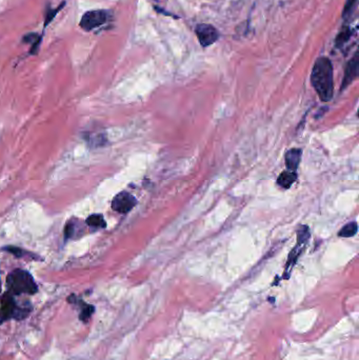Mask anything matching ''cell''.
I'll return each instance as SVG.
<instances>
[{"mask_svg": "<svg viewBox=\"0 0 359 360\" xmlns=\"http://www.w3.org/2000/svg\"><path fill=\"white\" fill-rule=\"evenodd\" d=\"M195 33L197 35L199 43L203 48L212 46V44L215 43L219 38V33L217 31V28L211 24H206V23L198 24L196 26Z\"/></svg>", "mask_w": 359, "mask_h": 360, "instance_id": "4", "label": "cell"}, {"mask_svg": "<svg viewBox=\"0 0 359 360\" xmlns=\"http://www.w3.org/2000/svg\"><path fill=\"white\" fill-rule=\"evenodd\" d=\"M85 222H86L87 226H89L91 228H104L106 227V222H104L102 215H99V214H93L91 216H88Z\"/></svg>", "mask_w": 359, "mask_h": 360, "instance_id": "14", "label": "cell"}, {"mask_svg": "<svg viewBox=\"0 0 359 360\" xmlns=\"http://www.w3.org/2000/svg\"><path fill=\"white\" fill-rule=\"evenodd\" d=\"M7 284L10 293L14 295H33L38 291V287L32 275L20 268L14 269L12 273L8 275Z\"/></svg>", "mask_w": 359, "mask_h": 360, "instance_id": "2", "label": "cell"}, {"mask_svg": "<svg viewBox=\"0 0 359 360\" xmlns=\"http://www.w3.org/2000/svg\"><path fill=\"white\" fill-rule=\"evenodd\" d=\"M302 160V149L301 148H292L290 151L287 152L286 154V164L287 168L292 171V172H296L299 163H301Z\"/></svg>", "mask_w": 359, "mask_h": 360, "instance_id": "8", "label": "cell"}, {"mask_svg": "<svg viewBox=\"0 0 359 360\" xmlns=\"http://www.w3.org/2000/svg\"><path fill=\"white\" fill-rule=\"evenodd\" d=\"M357 231H358L357 223H356L355 221H352V222L347 223L346 226L343 227V228L339 231L338 235H339L340 237H343V238H349V237L355 236L356 233H357Z\"/></svg>", "mask_w": 359, "mask_h": 360, "instance_id": "12", "label": "cell"}, {"mask_svg": "<svg viewBox=\"0 0 359 360\" xmlns=\"http://www.w3.org/2000/svg\"><path fill=\"white\" fill-rule=\"evenodd\" d=\"M357 4H358V0H347L345 9H343L342 12L343 19L348 20L353 16V14L357 8Z\"/></svg>", "mask_w": 359, "mask_h": 360, "instance_id": "15", "label": "cell"}, {"mask_svg": "<svg viewBox=\"0 0 359 360\" xmlns=\"http://www.w3.org/2000/svg\"><path fill=\"white\" fill-rule=\"evenodd\" d=\"M41 39H42L41 35H38L36 33H29V34H26L22 38V41L24 43H31L32 44V48H31V51H29V53H31L32 55H34V54H37V51H38V49L40 47V43H41Z\"/></svg>", "mask_w": 359, "mask_h": 360, "instance_id": "10", "label": "cell"}, {"mask_svg": "<svg viewBox=\"0 0 359 360\" xmlns=\"http://www.w3.org/2000/svg\"><path fill=\"white\" fill-rule=\"evenodd\" d=\"M75 232V224L73 222H68L65 229V238L70 239L73 237Z\"/></svg>", "mask_w": 359, "mask_h": 360, "instance_id": "17", "label": "cell"}, {"mask_svg": "<svg viewBox=\"0 0 359 360\" xmlns=\"http://www.w3.org/2000/svg\"><path fill=\"white\" fill-rule=\"evenodd\" d=\"M66 3L64 2L62 5H59L56 9H53V8H48L47 9V12H46V16H44V26H48L50 24V22L52 20H54L55 16L57 15V13L59 11H62L63 8L65 7Z\"/></svg>", "mask_w": 359, "mask_h": 360, "instance_id": "16", "label": "cell"}, {"mask_svg": "<svg viewBox=\"0 0 359 360\" xmlns=\"http://www.w3.org/2000/svg\"><path fill=\"white\" fill-rule=\"evenodd\" d=\"M80 305H81V307H80L79 318L81 321L86 322L89 318H91L93 313L95 312V308L91 305H86L85 303L81 302V300H80Z\"/></svg>", "mask_w": 359, "mask_h": 360, "instance_id": "13", "label": "cell"}, {"mask_svg": "<svg viewBox=\"0 0 359 360\" xmlns=\"http://www.w3.org/2000/svg\"><path fill=\"white\" fill-rule=\"evenodd\" d=\"M296 179H297V175L295 172L292 171L282 172L277 179V184L283 189H289L295 183Z\"/></svg>", "mask_w": 359, "mask_h": 360, "instance_id": "9", "label": "cell"}, {"mask_svg": "<svg viewBox=\"0 0 359 360\" xmlns=\"http://www.w3.org/2000/svg\"><path fill=\"white\" fill-rule=\"evenodd\" d=\"M137 200L132 194L128 192H122L117 194L112 201V208L114 211L126 214L136 205Z\"/></svg>", "mask_w": 359, "mask_h": 360, "instance_id": "6", "label": "cell"}, {"mask_svg": "<svg viewBox=\"0 0 359 360\" xmlns=\"http://www.w3.org/2000/svg\"><path fill=\"white\" fill-rule=\"evenodd\" d=\"M311 83L323 102L330 101L333 98V67L330 59L320 57L316 60L311 74Z\"/></svg>", "mask_w": 359, "mask_h": 360, "instance_id": "1", "label": "cell"}, {"mask_svg": "<svg viewBox=\"0 0 359 360\" xmlns=\"http://www.w3.org/2000/svg\"><path fill=\"white\" fill-rule=\"evenodd\" d=\"M358 69H359V60H358V55L355 54V56L350 60L345 72V77H343L342 83H341V91L345 89L349 84H351L354 79L358 76Z\"/></svg>", "mask_w": 359, "mask_h": 360, "instance_id": "7", "label": "cell"}, {"mask_svg": "<svg viewBox=\"0 0 359 360\" xmlns=\"http://www.w3.org/2000/svg\"><path fill=\"white\" fill-rule=\"evenodd\" d=\"M351 36H352V29L349 26H343L336 37V41H335L336 47L341 48L343 44L347 43L350 40Z\"/></svg>", "mask_w": 359, "mask_h": 360, "instance_id": "11", "label": "cell"}, {"mask_svg": "<svg viewBox=\"0 0 359 360\" xmlns=\"http://www.w3.org/2000/svg\"><path fill=\"white\" fill-rule=\"evenodd\" d=\"M109 19V13L104 10H93L85 12L80 20V27L86 32L94 31V29L106 24Z\"/></svg>", "mask_w": 359, "mask_h": 360, "instance_id": "3", "label": "cell"}, {"mask_svg": "<svg viewBox=\"0 0 359 360\" xmlns=\"http://www.w3.org/2000/svg\"><path fill=\"white\" fill-rule=\"evenodd\" d=\"M17 305L11 293H5L0 299V323L11 318H15L17 313Z\"/></svg>", "mask_w": 359, "mask_h": 360, "instance_id": "5", "label": "cell"}, {"mask_svg": "<svg viewBox=\"0 0 359 360\" xmlns=\"http://www.w3.org/2000/svg\"><path fill=\"white\" fill-rule=\"evenodd\" d=\"M3 250H4V251H7V252H9V253H11V254H13V255H15V256H16V257H21L22 254H23L22 250L19 249V248H16V247H6V248H4Z\"/></svg>", "mask_w": 359, "mask_h": 360, "instance_id": "18", "label": "cell"}]
</instances>
